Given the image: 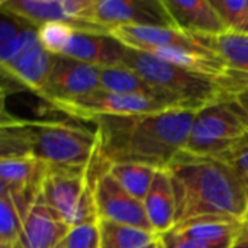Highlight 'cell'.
Instances as JSON below:
<instances>
[{"label": "cell", "mask_w": 248, "mask_h": 248, "mask_svg": "<svg viewBox=\"0 0 248 248\" xmlns=\"http://www.w3.org/2000/svg\"><path fill=\"white\" fill-rule=\"evenodd\" d=\"M36 29L41 45L52 55H62L77 31L73 25L64 22H48Z\"/></svg>", "instance_id": "26"}, {"label": "cell", "mask_w": 248, "mask_h": 248, "mask_svg": "<svg viewBox=\"0 0 248 248\" xmlns=\"http://www.w3.org/2000/svg\"><path fill=\"white\" fill-rule=\"evenodd\" d=\"M94 201L99 219L154 231L147 218L144 202L129 195L108 169L96 179Z\"/></svg>", "instance_id": "10"}, {"label": "cell", "mask_w": 248, "mask_h": 248, "mask_svg": "<svg viewBox=\"0 0 248 248\" xmlns=\"http://www.w3.org/2000/svg\"><path fill=\"white\" fill-rule=\"evenodd\" d=\"M108 171L116 179V182L135 199L144 202L147 198L158 169H154L141 163H110Z\"/></svg>", "instance_id": "24"}, {"label": "cell", "mask_w": 248, "mask_h": 248, "mask_svg": "<svg viewBox=\"0 0 248 248\" xmlns=\"http://www.w3.org/2000/svg\"><path fill=\"white\" fill-rule=\"evenodd\" d=\"M124 65L142 76L177 109L199 112L218 102L234 99L230 81L192 73L151 54L126 48Z\"/></svg>", "instance_id": "4"}, {"label": "cell", "mask_w": 248, "mask_h": 248, "mask_svg": "<svg viewBox=\"0 0 248 248\" xmlns=\"http://www.w3.org/2000/svg\"><path fill=\"white\" fill-rule=\"evenodd\" d=\"M198 112L171 109L134 118L96 121L102 157L110 163H141L167 169L185 150Z\"/></svg>", "instance_id": "1"}, {"label": "cell", "mask_w": 248, "mask_h": 248, "mask_svg": "<svg viewBox=\"0 0 248 248\" xmlns=\"http://www.w3.org/2000/svg\"><path fill=\"white\" fill-rule=\"evenodd\" d=\"M70 227L41 198L31 208L16 248H55L70 234Z\"/></svg>", "instance_id": "12"}, {"label": "cell", "mask_w": 248, "mask_h": 248, "mask_svg": "<svg viewBox=\"0 0 248 248\" xmlns=\"http://www.w3.org/2000/svg\"><path fill=\"white\" fill-rule=\"evenodd\" d=\"M46 169V164L29 154L1 155L0 189L41 193Z\"/></svg>", "instance_id": "16"}, {"label": "cell", "mask_w": 248, "mask_h": 248, "mask_svg": "<svg viewBox=\"0 0 248 248\" xmlns=\"http://www.w3.org/2000/svg\"><path fill=\"white\" fill-rule=\"evenodd\" d=\"M234 99L238 103L240 109L243 110V113H244V116H246L248 122V96L247 94H240V96H235Z\"/></svg>", "instance_id": "32"}, {"label": "cell", "mask_w": 248, "mask_h": 248, "mask_svg": "<svg viewBox=\"0 0 248 248\" xmlns=\"http://www.w3.org/2000/svg\"><path fill=\"white\" fill-rule=\"evenodd\" d=\"M195 36L203 46L218 54L234 76L248 80V33L227 31L215 36Z\"/></svg>", "instance_id": "21"}, {"label": "cell", "mask_w": 248, "mask_h": 248, "mask_svg": "<svg viewBox=\"0 0 248 248\" xmlns=\"http://www.w3.org/2000/svg\"><path fill=\"white\" fill-rule=\"evenodd\" d=\"M126 48L110 33L76 31L62 55L105 68L122 65Z\"/></svg>", "instance_id": "13"}, {"label": "cell", "mask_w": 248, "mask_h": 248, "mask_svg": "<svg viewBox=\"0 0 248 248\" xmlns=\"http://www.w3.org/2000/svg\"><path fill=\"white\" fill-rule=\"evenodd\" d=\"M26 22L1 12L0 19V65L1 68L9 65L15 58L22 31L26 28Z\"/></svg>", "instance_id": "25"}, {"label": "cell", "mask_w": 248, "mask_h": 248, "mask_svg": "<svg viewBox=\"0 0 248 248\" xmlns=\"http://www.w3.org/2000/svg\"><path fill=\"white\" fill-rule=\"evenodd\" d=\"M100 89L118 94H135L154 97L174 108L154 86L128 65L105 67L100 70ZM177 109V108H174Z\"/></svg>", "instance_id": "22"}, {"label": "cell", "mask_w": 248, "mask_h": 248, "mask_svg": "<svg viewBox=\"0 0 248 248\" xmlns=\"http://www.w3.org/2000/svg\"><path fill=\"white\" fill-rule=\"evenodd\" d=\"M161 240H163V248H224L211 246V244L196 241V240H190V238H185V237H179L173 232L163 235Z\"/></svg>", "instance_id": "30"}, {"label": "cell", "mask_w": 248, "mask_h": 248, "mask_svg": "<svg viewBox=\"0 0 248 248\" xmlns=\"http://www.w3.org/2000/svg\"><path fill=\"white\" fill-rule=\"evenodd\" d=\"M174 26L189 35L215 36L227 28L211 0H163Z\"/></svg>", "instance_id": "14"}, {"label": "cell", "mask_w": 248, "mask_h": 248, "mask_svg": "<svg viewBox=\"0 0 248 248\" xmlns=\"http://www.w3.org/2000/svg\"><path fill=\"white\" fill-rule=\"evenodd\" d=\"M52 109L68 115L73 119L96 122L102 118H134L164 110H171L170 105L154 97L118 94L106 90H96L83 97L49 105ZM183 110V109H182Z\"/></svg>", "instance_id": "7"}, {"label": "cell", "mask_w": 248, "mask_h": 248, "mask_svg": "<svg viewBox=\"0 0 248 248\" xmlns=\"http://www.w3.org/2000/svg\"><path fill=\"white\" fill-rule=\"evenodd\" d=\"M99 248H144L161 237L148 230L116 224L110 221H97Z\"/></svg>", "instance_id": "23"}, {"label": "cell", "mask_w": 248, "mask_h": 248, "mask_svg": "<svg viewBox=\"0 0 248 248\" xmlns=\"http://www.w3.org/2000/svg\"><path fill=\"white\" fill-rule=\"evenodd\" d=\"M235 32H243V33H248V17L246 19V22L243 23V26L240 28V31H235Z\"/></svg>", "instance_id": "35"}, {"label": "cell", "mask_w": 248, "mask_h": 248, "mask_svg": "<svg viewBox=\"0 0 248 248\" xmlns=\"http://www.w3.org/2000/svg\"><path fill=\"white\" fill-rule=\"evenodd\" d=\"M100 70L65 55H55L46 84L38 96L48 105L83 97L100 89Z\"/></svg>", "instance_id": "8"}, {"label": "cell", "mask_w": 248, "mask_h": 248, "mask_svg": "<svg viewBox=\"0 0 248 248\" xmlns=\"http://www.w3.org/2000/svg\"><path fill=\"white\" fill-rule=\"evenodd\" d=\"M94 20L106 33L118 26L176 28L163 0H96Z\"/></svg>", "instance_id": "9"}, {"label": "cell", "mask_w": 248, "mask_h": 248, "mask_svg": "<svg viewBox=\"0 0 248 248\" xmlns=\"http://www.w3.org/2000/svg\"><path fill=\"white\" fill-rule=\"evenodd\" d=\"M100 173L93 170L48 167L41 185L39 198L70 228L96 224L99 217L94 201V183Z\"/></svg>", "instance_id": "5"}, {"label": "cell", "mask_w": 248, "mask_h": 248, "mask_svg": "<svg viewBox=\"0 0 248 248\" xmlns=\"http://www.w3.org/2000/svg\"><path fill=\"white\" fill-rule=\"evenodd\" d=\"M54 58L55 55H52L41 44H38L1 70L10 78L39 94L46 84V80L52 70Z\"/></svg>", "instance_id": "18"}, {"label": "cell", "mask_w": 248, "mask_h": 248, "mask_svg": "<svg viewBox=\"0 0 248 248\" xmlns=\"http://www.w3.org/2000/svg\"><path fill=\"white\" fill-rule=\"evenodd\" d=\"M125 48L154 54L167 48L206 49L195 36L167 26H118L109 32Z\"/></svg>", "instance_id": "11"}, {"label": "cell", "mask_w": 248, "mask_h": 248, "mask_svg": "<svg viewBox=\"0 0 248 248\" xmlns=\"http://www.w3.org/2000/svg\"><path fill=\"white\" fill-rule=\"evenodd\" d=\"M144 208L153 230L160 237L169 234L177 225L176 193L167 169H160L157 171L153 186L144 199Z\"/></svg>", "instance_id": "15"}, {"label": "cell", "mask_w": 248, "mask_h": 248, "mask_svg": "<svg viewBox=\"0 0 248 248\" xmlns=\"http://www.w3.org/2000/svg\"><path fill=\"white\" fill-rule=\"evenodd\" d=\"M240 94H247L248 96V80L243 81V86H241V89H240V93H238L237 96H240Z\"/></svg>", "instance_id": "33"}, {"label": "cell", "mask_w": 248, "mask_h": 248, "mask_svg": "<svg viewBox=\"0 0 248 248\" xmlns=\"http://www.w3.org/2000/svg\"><path fill=\"white\" fill-rule=\"evenodd\" d=\"M230 248H248V231L243 228L241 234L234 240V243Z\"/></svg>", "instance_id": "31"}, {"label": "cell", "mask_w": 248, "mask_h": 248, "mask_svg": "<svg viewBox=\"0 0 248 248\" xmlns=\"http://www.w3.org/2000/svg\"><path fill=\"white\" fill-rule=\"evenodd\" d=\"M244 230L248 231V214H247V217H246V219H244Z\"/></svg>", "instance_id": "36"}, {"label": "cell", "mask_w": 248, "mask_h": 248, "mask_svg": "<svg viewBox=\"0 0 248 248\" xmlns=\"http://www.w3.org/2000/svg\"><path fill=\"white\" fill-rule=\"evenodd\" d=\"M38 198L39 192L0 189V244L16 246L23 222Z\"/></svg>", "instance_id": "19"}, {"label": "cell", "mask_w": 248, "mask_h": 248, "mask_svg": "<svg viewBox=\"0 0 248 248\" xmlns=\"http://www.w3.org/2000/svg\"><path fill=\"white\" fill-rule=\"evenodd\" d=\"M177 203V224L219 217L244 222L248 190L222 161L182 153L169 167Z\"/></svg>", "instance_id": "3"}, {"label": "cell", "mask_w": 248, "mask_h": 248, "mask_svg": "<svg viewBox=\"0 0 248 248\" xmlns=\"http://www.w3.org/2000/svg\"><path fill=\"white\" fill-rule=\"evenodd\" d=\"M29 154L57 169L103 171L108 163L102 157L99 129H90L68 121H31L3 112L1 155Z\"/></svg>", "instance_id": "2"}, {"label": "cell", "mask_w": 248, "mask_h": 248, "mask_svg": "<svg viewBox=\"0 0 248 248\" xmlns=\"http://www.w3.org/2000/svg\"><path fill=\"white\" fill-rule=\"evenodd\" d=\"M227 31H240L248 17V0H211Z\"/></svg>", "instance_id": "27"}, {"label": "cell", "mask_w": 248, "mask_h": 248, "mask_svg": "<svg viewBox=\"0 0 248 248\" xmlns=\"http://www.w3.org/2000/svg\"><path fill=\"white\" fill-rule=\"evenodd\" d=\"M144 248H163V240L160 238L158 241H155V243H153V244H150V246Z\"/></svg>", "instance_id": "34"}, {"label": "cell", "mask_w": 248, "mask_h": 248, "mask_svg": "<svg viewBox=\"0 0 248 248\" xmlns=\"http://www.w3.org/2000/svg\"><path fill=\"white\" fill-rule=\"evenodd\" d=\"M248 137V122L235 99L218 102L196 113L183 153L218 158Z\"/></svg>", "instance_id": "6"}, {"label": "cell", "mask_w": 248, "mask_h": 248, "mask_svg": "<svg viewBox=\"0 0 248 248\" xmlns=\"http://www.w3.org/2000/svg\"><path fill=\"white\" fill-rule=\"evenodd\" d=\"M0 10L33 28H39L48 22H64L74 26L67 13L64 0H1Z\"/></svg>", "instance_id": "20"}, {"label": "cell", "mask_w": 248, "mask_h": 248, "mask_svg": "<svg viewBox=\"0 0 248 248\" xmlns=\"http://www.w3.org/2000/svg\"><path fill=\"white\" fill-rule=\"evenodd\" d=\"M55 248H65V244H64V241H62L61 244H58V246H57Z\"/></svg>", "instance_id": "37"}, {"label": "cell", "mask_w": 248, "mask_h": 248, "mask_svg": "<svg viewBox=\"0 0 248 248\" xmlns=\"http://www.w3.org/2000/svg\"><path fill=\"white\" fill-rule=\"evenodd\" d=\"M217 160L225 163L248 190V137Z\"/></svg>", "instance_id": "28"}, {"label": "cell", "mask_w": 248, "mask_h": 248, "mask_svg": "<svg viewBox=\"0 0 248 248\" xmlns=\"http://www.w3.org/2000/svg\"><path fill=\"white\" fill-rule=\"evenodd\" d=\"M64 244L65 248H99L97 222L71 228Z\"/></svg>", "instance_id": "29"}, {"label": "cell", "mask_w": 248, "mask_h": 248, "mask_svg": "<svg viewBox=\"0 0 248 248\" xmlns=\"http://www.w3.org/2000/svg\"><path fill=\"white\" fill-rule=\"evenodd\" d=\"M244 222L232 218H219V217H205L189 219L186 222L177 224L173 234L196 241H202L211 246L228 248L234 240L241 234Z\"/></svg>", "instance_id": "17"}]
</instances>
